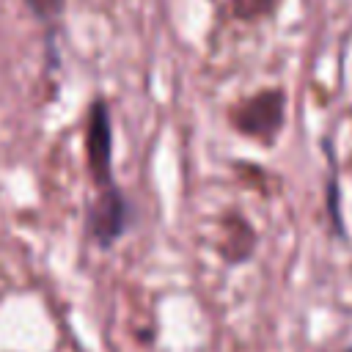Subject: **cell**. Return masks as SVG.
<instances>
[{"label": "cell", "instance_id": "obj_1", "mask_svg": "<svg viewBox=\"0 0 352 352\" xmlns=\"http://www.w3.org/2000/svg\"><path fill=\"white\" fill-rule=\"evenodd\" d=\"M286 121V96L278 88H267L258 91L242 102L234 104L231 110V124L236 132H242L245 138L261 140V143H272Z\"/></svg>", "mask_w": 352, "mask_h": 352}, {"label": "cell", "instance_id": "obj_2", "mask_svg": "<svg viewBox=\"0 0 352 352\" xmlns=\"http://www.w3.org/2000/svg\"><path fill=\"white\" fill-rule=\"evenodd\" d=\"M129 226V204L121 195V190L116 184L99 187V198L88 214V231L91 236L102 245L110 248Z\"/></svg>", "mask_w": 352, "mask_h": 352}, {"label": "cell", "instance_id": "obj_3", "mask_svg": "<svg viewBox=\"0 0 352 352\" xmlns=\"http://www.w3.org/2000/svg\"><path fill=\"white\" fill-rule=\"evenodd\" d=\"M85 148H88V168H91L94 179H96V184L99 187L113 184V168H110L113 129H110V113H107L104 102H94V107H91Z\"/></svg>", "mask_w": 352, "mask_h": 352}, {"label": "cell", "instance_id": "obj_4", "mask_svg": "<svg viewBox=\"0 0 352 352\" xmlns=\"http://www.w3.org/2000/svg\"><path fill=\"white\" fill-rule=\"evenodd\" d=\"M223 234H226V239L220 245V253L228 264H239V261L250 258V253L256 248V234L245 217H236V214L223 217Z\"/></svg>", "mask_w": 352, "mask_h": 352}, {"label": "cell", "instance_id": "obj_5", "mask_svg": "<svg viewBox=\"0 0 352 352\" xmlns=\"http://www.w3.org/2000/svg\"><path fill=\"white\" fill-rule=\"evenodd\" d=\"M275 3H278V0H231V8H234V14H236L239 19L253 22V19L267 16V14L275 8Z\"/></svg>", "mask_w": 352, "mask_h": 352}, {"label": "cell", "instance_id": "obj_6", "mask_svg": "<svg viewBox=\"0 0 352 352\" xmlns=\"http://www.w3.org/2000/svg\"><path fill=\"white\" fill-rule=\"evenodd\" d=\"M30 3V8L38 14V16H55V14H60V8H63V0H28Z\"/></svg>", "mask_w": 352, "mask_h": 352}]
</instances>
